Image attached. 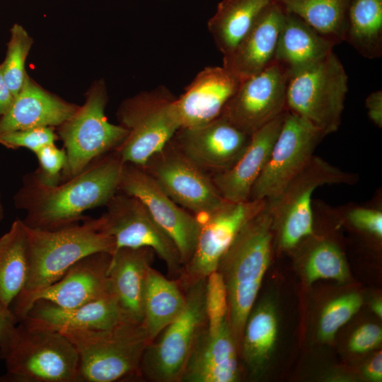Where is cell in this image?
Segmentation results:
<instances>
[{
    "label": "cell",
    "instance_id": "obj_6",
    "mask_svg": "<svg viewBox=\"0 0 382 382\" xmlns=\"http://www.w3.org/2000/svg\"><path fill=\"white\" fill-rule=\"evenodd\" d=\"M176 97L163 86L125 99L116 116L127 136L115 151L124 163L142 166L160 151L180 128Z\"/></svg>",
    "mask_w": 382,
    "mask_h": 382
},
{
    "label": "cell",
    "instance_id": "obj_28",
    "mask_svg": "<svg viewBox=\"0 0 382 382\" xmlns=\"http://www.w3.org/2000/svg\"><path fill=\"white\" fill-rule=\"evenodd\" d=\"M186 302L184 290L176 279H170L151 266L143 296V324L151 342L181 313Z\"/></svg>",
    "mask_w": 382,
    "mask_h": 382
},
{
    "label": "cell",
    "instance_id": "obj_20",
    "mask_svg": "<svg viewBox=\"0 0 382 382\" xmlns=\"http://www.w3.org/2000/svg\"><path fill=\"white\" fill-rule=\"evenodd\" d=\"M284 13L274 0L262 11L232 52L223 57L222 66L240 81L261 72L273 62Z\"/></svg>",
    "mask_w": 382,
    "mask_h": 382
},
{
    "label": "cell",
    "instance_id": "obj_26",
    "mask_svg": "<svg viewBox=\"0 0 382 382\" xmlns=\"http://www.w3.org/2000/svg\"><path fill=\"white\" fill-rule=\"evenodd\" d=\"M335 45L297 16L285 11L273 62L289 77L325 58Z\"/></svg>",
    "mask_w": 382,
    "mask_h": 382
},
{
    "label": "cell",
    "instance_id": "obj_22",
    "mask_svg": "<svg viewBox=\"0 0 382 382\" xmlns=\"http://www.w3.org/2000/svg\"><path fill=\"white\" fill-rule=\"evenodd\" d=\"M285 112L251 135L248 146L232 167L212 175L224 200L230 202L249 200L251 189L268 161Z\"/></svg>",
    "mask_w": 382,
    "mask_h": 382
},
{
    "label": "cell",
    "instance_id": "obj_29",
    "mask_svg": "<svg viewBox=\"0 0 382 382\" xmlns=\"http://www.w3.org/2000/svg\"><path fill=\"white\" fill-rule=\"evenodd\" d=\"M274 0H222L207 29L223 57L232 52L262 11Z\"/></svg>",
    "mask_w": 382,
    "mask_h": 382
},
{
    "label": "cell",
    "instance_id": "obj_7",
    "mask_svg": "<svg viewBox=\"0 0 382 382\" xmlns=\"http://www.w3.org/2000/svg\"><path fill=\"white\" fill-rule=\"evenodd\" d=\"M347 92L348 76L332 51L318 62L288 77L286 110L327 136L340 128Z\"/></svg>",
    "mask_w": 382,
    "mask_h": 382
},
{
    "label": "cell",
    "instance_id": "obj_36",
    "mask_svg": "<svg viewBox=\"0 0 382 382\" xmlns=\"http://www.w3.org/2000/svg\"><path fill=\"white\" fill-rule=\"evenodd\" d=\"M204 299L207 328L210 334H215L228 320V312L226 286L218 270L206 277Z\"/></svg>",
    "mask_w": 382,
    "mask_h": 382
},
{
    "label": "cell",
    "instance_id": "obj_19",
    "mask_svg": "<svg viewBox=\"0 0 382 382\" xmlns=\"http://www.w3.org/2000/svg\"><path fill=\"white\" fill-rule=\"evenodd\" d=\"M125 321L129 320L110 294L74 308H62L38 299L20 322L31 328L59 331L69 328L108 329Z\"/></svg>",
    "mask_w": 382,
    "mask_h": 382
},
{
    "label": "cell",
    "instance_id": "obj_37",
    "mask_svg": "<svg viewBox=\"0 0 382 382\" xmlns=\"http://www.w3.org/2000/svg\"><path fill=\"white\" fill-rule=\"evenodd\" d=\"M55 127H42L17 130L0 136V144L7 149L25 148L33 153L59 139Z\"/></svg>",
    "mask_w": 382,
    "mask_h": 382
},
{
    "label": "cell",
    "instance_id": "obj_27",
    "mask_svg": "<svg viewBox=\"0 0 382 382\" xmlns=\"http://www.w3.org/2000/svg\"><path fill=\"white\" fill-rule=\"evenodd\" d=\"M278 333L277 315L270 300L253 307L246 320L239 347L249 375L259 378L266 369Z\"/></svg>",
    "mask_w": 382,
    "mask_h": 382
},
{
    "label": "cell",
    "instance_id": "obj_12",
    "mask_svg": "<svg viewBox=\"0 0 382 382\" xmlns=\"http://www.w3.org/2000/svg\"><path fill=\"white\" fill-rule=\"evenodd\" d=\"M325 137L307 120L286 110L268 161L251 189L249 200H276L311 159Z\"/></svg>",
    "mask_w": 382,
    "mask_h": 382
},
{
    "label": "cell",
    "instance_id": "obj_21",
    "mask_svg": "<svg viewBox=\"0 0 382 382\" xmlns=\"http://www.w3.org/2000/svg\"><path fill=\"white\" fill-rule=\"evenodd\" d=\"M112 255L97 252L82 257L60 279L41 291L35 301L43 299L62 308H74L110 295Z\"/></svg>",
    "mask_w": 382,
    "mask_h": 382
},
{
    "label": "cell",
    "instance_id": "obj_15",
    "mask_svg": "<svg viewBox=\"0 0 382 382\" xmlns=\"http://www.w3.org/2000/svg\"><path fill=\"white\" fill-rule=\"evenodd\" d=\"M119 191L138 198L176 245L183 267L191 258L201 221L168 197L140 166L124 163Z\"/></svg>",
    "mask_w": 382,
    "mask_h": 382
},
{
    "label": "cell",
    "instance_id": "obj_17",
    "mask_svg": "<svg viewBox=\"0 0 382 382\" xmlns=\"http://www.w3.org/2000/svg\"><path fill=\"white\" fill-rule=\"evenodd\" d=\"M250 137L220 115L202 125L179 128L171 141L190 161L213 175L235 164Z\"/></svg>",
    "mask_w": 382,
    "mask_h": 382
},
{
    "label": "cell",
    "instance_id": "obj_41",
    "mask_svg": "<svg viewBox=\"0 0 382 382\" xmlns=\"http://www.w3.org/2000/svg\"><path fill=\"white\" fill-rule=\"evenodd\" d=\"M18 322V320L13 311L0 301V356L3 359L16 342Z\"/></svg>",
    "mask_w": 382,
    "mask_h": 382
},
{
    "label": "cell",
    "instance_id": "obj_4",
    "mask_svg": "<svg viewBox=\"0 0 382 382\" xmlns=\"http://www.w3.org/2000/svg\"><path fill=\"white\" fill-rule=\"evenodd\" d=\"M79 359V382H114L140 376V364L151 343L142 323L122 322L101 330L63 329Z\"/></svg>",
    "mask_w": 382,
    "mask_h": 382
},
{
    "label": "cell",
    "instance_id": "obj_43",
    "mask_svg": "<svg viewBox=\"0 0 382 382\" xmlns=\"http://www.w3.org/2000/svg\"><path fill=\"white\" fill-rule=\"evenodd\" d=\"M364 376L369 381L381 382L382 381V353H376L363 369Z\"/></svg>",
    "mask_w": 382,
    "mask_h": 382
},
{
    "label": "cell",
    "instance_id": "obj_39",
    "mask_svg": "<svg viewBox=\"0 0 382 382\" xmlns=\"http://www.w3.org/2000/svg\"><path fill=\"white\" fill-rule=\"evenodd\" d=\"M345 219L355 228L382 238V212L379 208L355 207L347 209Z\"/></svg>",
    "mask_w": 382,
    "mask_h": 382
},
{
    "label": "cell",
    "instance_id": "obj_40",
    "mask_svg": "<svg viewBox=\"0 0 382 382\" xmlns=\"http://www.w3.org/2000/svg\"><path fill=\"white\" fill-rule=\"evenodd\" d=\"M382 341V330L374 323L360 326L352 334L349 342V349L355 353H364L377 347Z\"/></svg>",
    "mask_w": 382,
    "mask_h": 382
},
{
    "label": "cell",
    "instance_id": "obj_3",
    "mask_svg": "<svg viewBox=\"0 0 382 382\" xmlns=\"http://www.w3.org/2000/svg\"><path fill=\"white\" fill-rule=\"evenodd\" d=\"M274 237L272 208L266 200L241 228L216 270L226 286L228 320L238 347L270 263Z\"/></svg>",
    "mask_w": 382,
    "mask_h": 382
},
{
    "label": "cell",
    "instance_id": "obj_1",
    "mask_svg": "<svg viewBox=\"0 0 382 382\" xmlns=\"http://www.w3.org/2000/svg\"><path fill=\"white\" fill-rule=\"evenodd\" d=\"M123 166L113 151L55 185L42 183L35 172L27 173L13 196L14 205L26 212L22 221L30 228L56 230L78 224L86 211L105 206L119 191Z\"/></svg>",
    "mask_w": 382,
    "mask_h": 382
},
{
    "label": "cell",
    "instance_id": "obj_33",
    "mask_svg": "<svg viewBox=\"0 0 382 382\" xmlns=\"http://www.w3.org/2000/svg\"><path fill=\"white\" fill-rule=\"evenodd\" d=\"M306 281L332 279L340 283L349 277L345 255L340 246L328 239L316 240L308 250L304 263Z\"/></svg>",
    "mask_w": 382,
    "mask_h": 382
},
{
    "label": "cell",
    "instance_id": "obj_16",
    "mask_svg": "<svg viewBox=\"0 0 382 382\" xmlns=\"http://www.w3.org/2000/svg\"><path fill=\"white\" fill-rule=\"evenodd\" d=\"M288 76L272 62L261 72L241 81L221 115L248 135L286 110Z\"/></svg>",
    "mask_w": 382,
    "mask_h": 382
},
{
    "label": "cell",
    "instance_id": "obj_5",
    "mask_svg": "<svg viewBox=\"0 0 382 382\" xmlns=\"http://www.w3.org/2000/svg\"><path fill=\"white\" fill-rule=\"evenodd\" d=\"M85 98L83 105L57 127L66 155L61 183L78 175L97 158L116 150L128 134L120 125L108 120V94L104 79L94 81Z\"/></svg>",
    "mask_w": 382,
    "mask_h": 382
},
{
    "label": "cell",
    "instance_id": "obj_34",
    "mask_svg": "<svg viewBox=\"0 0 382 382\" xmlns=\"http://www.w3.org/2000/svg\"><path fill=\"white\" fill-rule=\"evenodd\" d=\"M10 34L6 57L1 64L4 79L15 97L22 88L28 75L25 69V62L33 40L18 23L12 25Z\"/></svg>",
    "mask_w": 382,
    "mask_h": 382
},
{
    "label": "cell",
    "instance_id": "obj_44",
    "mask_svg": "<svg viewBox=\"0 0 382 382\" xmlns=\"http://www.w3.org/2000/svg\"><path fill=\"white\" fill-rule=\"evenodd\" d=\"M13 100L14 96L4 79L0 64V117L9 109Z\"/></svg>",
    "mask_w": 382,
    "mask_h": 382
},
{
    "label": "cell",
    "instance_id": "obj_2",
    "mask_svg": "<svg viewBox=\"0 0 382 382\" xmlns=\"http://www.w3.org/2000/svg\"><path fill=\"white\" fill-rule=\"evenodd\" d=\"M25 227L29 270L24 287L13 301L12 310L18 322L27 314L37 296L60 279L75 262L94 253L113 254L116 250L114 239L100 230L98 218L86 216L82 224L56 230Z\"/></svg>",
    "mask_w": 382,
    "mask_h": 382
},
{
    "label": "cell",
    "instance_id": "obj_46",
    "mask_svg": "<svg viewBox=\"0 0 382 382\" xmlns=\"http://www.w3.org/2000/svg\"><path fill=\"white\" fill-rule=\"evenodd\" d=\"M4 216V205L1 199V195L0 192V222L3 220Z\"/></svg>",
    "mask_w": 382,
    "mask_h": 382
},
{
    "label": "cell",
    "instance_id": "obj_14",
    "mask_svg": "<svg viewBox=\"0 0 382 382\" xmlns=\"http://www.w3.org/2000/svg\"><path fill=\"white\" fill-rule=\"evenodd\" d=\"M265 200L225 201L200 219L193 254L176 279L183 289L206 278L219 263L243 225L265 204Z\"/></svg>",
    "mask_w": 382,
    "mask_h": 382
},
{
    "label": "cell",
    "instance_id": "obj_38",
    "mask_svg": "<svg viewBox=\"0 0 382 382\" xmlns=\"http://www.w3.org/2000/svg\"><path fill=\"white\" fill-rule=\"evenodd\" d=\"M34 154L39 163V168L35 171L39 179L50 185L60 183L66 163L65 150L51 144L42 146Z\"/></svg>",
    "mask_w": 382,
    "mask_h": 382
},
{
    "label": "cell",
    "instance_id": "obj_23",
    "mask_svg": "<svg viewBox=\"0 0 382 382\" xmlns=\"http://www.w3.org/2000/svg\"><path fill=\"white\" fill-rule=\"evenodd\" d=\"M239 377L238 346L228 320L215 334L206 328L192 348L180 382H236Z\"/></svg>",
    "mask_w": 382,
    "mask_h": 382
},
{
    "label": "cell",
    "instance_id": "obj_11",
    "mask_svg": "<svg viewBox=\"0 0 382 382\" xmlns=\"http://www.w3.org/2000/svg\"><path fill=\"white\" fill-rule=\"evenodd\" d=\"M141 167L168 197L199 219L226 201L212 175L186 157L171 139Z\"/></svg>",
    "mask_w": 382,
    "mask_h": 382
},
{
    "label": "cell",
    "instance_id": "obj_10",
    "mask_svg": "<svg viewBox=\"0 0 382 382\" xmlns=\"http://www.w3.org/2000/svg\"><path fill=\"white\" fill-rule=\"evenodd\" d=\"M205 282L203 278L183 289L185 307L146 347L140 376L155 382H180L192 348L207 328Z\"/></svg>",
    "mask_w": 382,
    "mask_h": 382
},
{
    "label": "cell",
    "instance_id": "obj_8",
    "mask_svg": "<svg viewBox=\"0 0 382 382\" xmlns=\"http://www.w3.org/2000/svg\"><path fill=\"white\" fill-rule=\"evenodd\" d=\"M356 173L345 171L313 155L286 186L279 197L268 201L272 208L273 228L279 248L291 250L314 233L312 197L325 185H349L358 181Z\"/></svg>",
    "mask_w": 382,
    "mask_h": 382
},
{
    "label": "cell",
    "instance_id": "obj_32",
    "mask_svg": "<svg viewBox=\"0 0 382 382\" xmlns=\"http://www.w3.org/2000/svg\"><path fill=\"white\" fill-rule=\"evenodd\" d=\"M288 12L336 45L343 42L352 0H276Z\"/></svg>",
    "mask_w": 382,
    "mask_h": 382
},
{
    "label": "cell",
    "instance_id": "obj_30",
    "mask_svg": "<svg viewBox=\"0 0 382 382\" xmlns=\"http://www.w3.org/2000/svg\"><path fill=\"white\" fill-rule=\"evenodd\" d=\"M29 270L26 227L16 219L0 237V301L10 308L24 287Z\"/></svg>",
    "mask_w": 382,
    "mask_h": 382
},
{
    "label": "cell",
    "instance_id": "obj_24",
    "mask_svg": "<svg viewBox=\"0 0 382 382\" xmlns=\"http://www.w3.org/2000/svg\"><path fill=\"white\" fill-rule=\"evenodd\" d=\"M79 106L47 91L28 75L11 107L0 117V136L29 128L57 127Z\"/></svg>",
    "mask_w": 382,
    "mask_h": 382
},
{
    "label": "cell",
    "instance_id": "obj_13",
    "mask_svg": "<svg viewBox=\"0 0 382 382\" xmlns=\"http://www.w3.org/2000/svg\"><path fill=\"white\" fill-rule=\"evenodd\" d=\"M105 206L98 218L100 228L114 239L116 250L149 248L165 262L171 276H179L183 265L176 245L138 198L118 191Z\"/></svg>",
    "mask_w": 382,
    "mask_h": 382
},
{
    "label": "cell",
    "instance_id": "obj_42",
    "mask_svg": "<svg viewBox=\"0 0 382 382\" xmlns=\"http://www.w3.org/2000/svg\"><path fill=\"white\" fill-rule=\"evenodd\" d=\"M365 107L369 120L377 127H382V91L371 93L365 100Z\"/></svg>",
    "mask_w": 382,
    "mask_h": 382
},
{
    "label": "cell",
    "instance_id": "obj_25",
    "mask_svg": "<svg viewBox=\"0 0 382 382\" xmlns=\"http://www.w3.org/2000/svg\"><path fill=\"white\" fill-rule=\"evenodd\" d=\"M154 251L149 248H120L112 255L108 269L110 293L129 321L143 323V296Z\"/></svg>",
    "mask_w": 382,
    "mask_h": 382
},
{
    "label": "cell",
    "instance_id": "obj_45",
    "mask_svg": "<svg viewBox=\"0 0 382 382\" xmlns=\"http://www.w3.org/2000/svg\"><path fill=\"white\" fill-rule=\"evenodd\" d=\"M372 311L380 318L382 317V301L381 299H375L371 303Z\"/></svg>",
    "mask_w": 382,
    "mask_h": 382
},
{
    "label": "cell",
    "instance_id": "obj_31",
    "mask_svg": "<svg viewBox=\"0 0 382 382\" xmlns=\"http://www.w3.org/2000/svg\"><path fill=\"white\" fill-rule=\"evenodd\" d=\"M343 42L369 59L382 55V0H352Z\"/></svg>",
    "mask_w": 382,
    "mask_h": 382
},
{
    "label": "cell",
    "instance_id": "obj_18",
    "mask_svg": "<svg viewBox=\"0 0 382 382\" xmlns=\"http://www.w3.org/2000/svg\"><path fill=\"white\" fill-rule=\"evenodd\" d=\"M240 83L223 66L204 68L175 100L180 127H196L217 118Z\"/></svg>",
    "mask_w": 382,
    "mask_h": 382
},
{
    "label": "cell",
    "instance_id": "obj_9",
    "mask_svg": "<svg viewBox=\"0 0 382 382\" xmlns=\"http://www.w3.org/2000/svg\"><path fill=\"white\" fill-rule=\"evenodd\" d=\"M20 323L0 381L79 382V355L69 339L58 331Z\"/></svg>",
    "mask_w": 382,
    "mask_h": 382
},
{
    "label": "cell",
    "instance_id": "obj_35",
    "mask_svg": "<svg viewBox=\"0 0 382 382\" xmlns=\"http://www.w3.org/2000/svg\"><path fill=\"white\" fill-rule=\"evenodd\" d=\"M361 295L352 292L330 301L319 320L318 336L323 342L332 340L337 331L355 315L362 306Z\"/></svg>",
    "mask_w": 382,
    "mask_h": 382
}]
</instances>
